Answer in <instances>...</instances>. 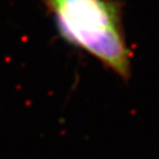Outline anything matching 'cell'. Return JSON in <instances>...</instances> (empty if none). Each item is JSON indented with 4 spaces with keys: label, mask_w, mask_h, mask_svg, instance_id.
<instances>
[{
    "label": "cell",
    "mask_w": 159,
    "mask_h": 159,
    "mask_svg": "<svg viewBox=\"0 0 159 159\" xmlns=\"http://www.w3.org/2000/svg\"><path fill=\"white\" fill-rule=\"evenodd\" d=\"M57 29L70 44L89 53L109 71L127 81L132 53L123 27L118 0H41Z\"/></svg>",
    "instance_id": "6da1fadb"
}]
</instances>
